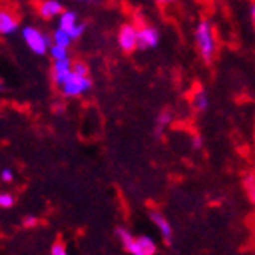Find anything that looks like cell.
I'll return each mask as SVG.
<instances>
[{
    "label": "cell",
    "instance_id": "cell-1",
    "mask_svg": "<svg viewBox=\"0 0 255 255\" xmlns=\"http://www.w3.org/2000/svg\"><path fill=\"white\" fill-rule=\"evenodd\" d=\"M115 234H117V239L130 255H156L157 254V245L148 236L134 237L124 226H118L117 231H115Z\"/></svg>",
    "mask_w": 255,
    "mask_h": 255
},
{
    "label": "cell",
    "instance_id": "cell-2",
    "mask_svg": "<svg viewBox=\"0 0 255 255\" xmlns=\"http://www.w3.org/2000/svg\"><path fill=\"white\" fill-rule=\"evenodd\" d=\"M194 37H196L197 51H199L202 60L208 64L213 63L217 49H216V38H214L211 21L208 18H202L196 26Z\"/></svg>",
    "mask_w": 255,
    "mask_h": 255
},
{
    "label": "cell",
    "instance_id": "cell-3",
    "mask_svg": "<svg viewBox=\"0 0 255 255\" xmlns=\"http://www.w3.org/2000/svg\"><path fill=\"white\" fill-rule=\"evenodd\" d=\"M21 37H23V41L26 43V46L35 55H46L52 46V40L49 35H46L38 28L31 26V25L23 26Z\"/></svg>",
    "mask_w": 255,
    "mask_h": 255
},
{
    "label": "cell",
    "instance_id": "cell-4",
    "mask_svg": "<svg viewBox=\"0 0 255 255\" xmlns=\"http://www.w3.org/2000/svg\"><path fill=\"white\" fill-rule=\"evenodd\" d=\"M61 89V94L66 97V98H77V97H81L84 95L86 92H89L92 89V80L90 77H81V75H77V74H71L64 84L60 87Z\"/></svg>",
    "mask_w": 255,
    "mask_h": 255
},
{
    "label": "cell",
    "instance_id": "cell-5",
    "mask_svg": "<svg viewBox=\"0 0 255 255\" xmlns=\"http://www.w3.org/2000/svg\"><path fill=\"white\" fill-rule=\"evenodd\" d=\"M148 217L153 222V225L159 229V234H160L162 240L165 242V245L171 246L173 240H174V231H173V226H171L170 220L157 210H151L148 213Z\"/></svg>",
    "mask_w": 255,
    "mask_h": 255
},
{
    "label": "cell",
    "instance_id": "cell-6",
    "mask_svg": "<svg viewBox=\"0 0 255 255\" xmlns=\"http://www.w3.org/2000/svg\"><path fill=\"white\" fill-rule=\"evenodd\" d=\"M118 46L124 52L137 49V28L133 23H124L118 32Z\"/></svg>",
    "mask_w": 255,
    "mask_h": 255
},
{
    "label": "cell",
    "instance_id": "cell-7",
    "mask_svg": "<svg viewBox=\"0 0 255 255\" xmlns=\"http://www.w3.org/2000/svg\"><path fill=\"white\" fill-rule=\"evenodd\" d=\"M160 34L156 28L153 26H141L137 28V49L145 51V49H153L159 44Z\"/></svg>",
    "mask_w": 255,
    "mask_h": 255
},
{
    "label": "cell",
    "instance_id": "cell-8",
    "mask_svg": "<svg viewBox=\"0 0 255 255\" xmlns=\"http://www.w3.org/2000/svg\"><path fill=\"white\" fill-rule=\"evenodd\" d=\"M18 28H20V21L17 14L9 8L0 6V34L11 35L15 34Z\"/></svg>",
    "mask_w": 255,
    "mask_h": 255
},
{
    "label": "cell",
    "instance_id": "cell-9",
    "mask_svg": "<svg viewBox=\"0 0 255 255\" xmlns=\"http://www.w3.org/2000/svg\"><path fill=\"white\" fill-rule=\"evenodd\" d=\"M71 74H72V60L71 58L54 61L52 69H51V77H52V81L58 87H61L64 84V81L71 77Z\"/></svg>",
    "mask_w": 255,
    "mask_h": 255
},
{
    "label": "cell",
    "instance_id": "cell-10",
    "mask_svg": "<svg viewBox=\"0 0 255 255\" xmlns=\"http://www.w3.org/2000/svg\"><path fill=\"white\" fill-rule=\"evenodd\" d=\"M63 11H64V6L60 0H41V2L37 3V12L44 20L60 17Z\"/></svg>",
    "mask_w": 255,
    "mask_h": 255
},
{
    "label": "cell",
    "instance_id": "cell-11",
    "mask_svg": "<svg viewBox=\"0 0 255 255\" xmlns=\"http://www.w3.org/2000/svg\"><path fill=\"white\" fill-rule=\"evenodd\" d=\"M174 120V115L171 110L168 109H164V110H160L157 115H156V118H154V123H153V128H151V133L154 137H160L162 134H164L167 131V128L171 126Z\"/></svg>",
    "mask_w": 255,
    "mask_h": 255
},
{
    "label": "cell",
    "instance_id": "cell-12",
    "mask_svg": "<svg viewBox=\"0 0 255 255\" xmlns=\"http://www.w3.org/2000/svg\"><path fill=\"white\" fill-rule=\"evenodd\" d=\"M191 106L199 113H203L208 110V107H210V95H208V92L205 89L199 87L197 90H194L193 98H191Z\"/></svg>",
    "mask_w": 255,
    "mask_h": 255
},
{
    "label": "cell",
    "instance_id": "cell-13",
    "mask_svg": "<svg viewBox=\"0 0 255 255\" xmlns=\"http://www.w3.org/2000/svg\"><path fill=\"white\" fill-rule=\"evenodd\" d=\"M242 187L248 200L255 206V171H246L242 179Z\"/></svg>",
    "mask_w": 255,
    "mask_h": 255
},
{
    "label": "cell",
    "instance_id": "cell-14",
    "mask_svg": "<svg viewBox=\"0 0 255 255\" xmlns=\"http://www.w3.org/2000/svg\"><path fill=\"white\" fill-rule=\"evenodd\" d=\"M78 23V15L75 11L72 9H64L60 15V23H58V28L64 29L66 32L71 31L75 25Z\"/></svg>",
    "mask_w": 255,
    "mask_h": 255
},
{
    "label": "cell",
    "instance_id": "cell-15",
    "mask_svg": "<svg viewBox=\"0 0 255 255\" xmlns=\"http://www.w3.org/2000/svg\"><path fill=\"white\" fill-rule=\"evenodd\" d=\"M51 40H52V44H58V46H63V48H69V46H71V43L74 41L72 37L69 35V32H66L61 28H57L52 32Z\"/></svg>",
    "mask_w": 255,
    "mask_h": 255
},
{
    "label": "cell",
    "instance_id": "cell-16",
    "mask_svg": "<svg viewBox=\"0 0 255 255\" xmlns=\"http://www.w3.org/2000/svg\"><path fill=\"white\" fill-rule=\"evenodd\" d=\"M69 48H63V46H58V44H52L49 48V55L54 61H58V60H66L69 58Z\"/></svg>",
    "mask_w": 255,
    "mask_h": 255
},
{
    "label": "cell",
    "instance_id": "cell-17",
    "mask_svg": "<svg viewBox=\"0 0 255 255\" xmlns=\"http://www.w3.org/2000/svg\"><path fill=\"white\" fill-rule=\"evenodd\" d=\"M72 72L77 74V75H81V77H87L89 75V67L84 61L81 60H77L72 63Z\"/></svg>",
    "mask_w": 255,
    "mask_h": 255
},
{
    "label": "cell",
    "instance_id": "cell-18",
    "mask_svg": "<svg viewBox=\"0 0 255 255\" xmlns=\"http://www.w3.org/2000/svg\"><path fill=\"white\" fill-rule=\"evenodd\" d=\"M14 202L15 199L11 193H6V191L0 193V208H2V210H8V208L14 205Z\"/></svg>",
    "mask_w": 255,
    "mask_h": 255
},
{
    "label": "cell",
    "instance_id": "cell-19",
    "mask_svg": "<svg viewBox=\"0 0 255 255\" xmlns=\"http://www.w3.org/2000/svg\"><path fill=\"white\" fill-rule=\"evenodd\" d=\"M84 31H86V25H84V23H77V25L71 29V31H69V35H71L72 37V40H78L83 34H84Z\"/></svg>",
    "mask_w": 255,
    "mask_h": 255
},
{
    "label": "cell",
    "instance_id": "cell-20",
    "mask_svg": "<svg viewBox=\"0 0 255 255\" xmlns=\"http://www.w3.org/2000/svg\"><path fill=\"white\" fill-rule=\"evenodd\" d=\"M51 255H69V252L61 242H55L51 248Z\"/></svg>",
    "mask_w": 255,
    "mask_h": 255
},
{
    "label": "cell",
    "instance_id": "cell-21",
    "mask_svg": "<svg viewBox=\"0 0 255 255\" xmlns=\"http://www.w3.org/2000/svg\"><path fill=\"white\" fill-rule=\"evenodd\" d=\"M12 179H14V173L11 168H3L2 171H0V180L2 182L9 183V182H12Z\"/></svg>",
    "mask_w": 255,
    "mask_h": 255
},
{
    "label": "cell",
    "instance_id": "cell-22",
    "mask_svg": "<svg viewBox=\"0 0 255 255\" xmlns=\"http://www.w3.org/2000/svg\"><path fill=\"white\" fill-rule=\"evenodd\" d=\"M202 147H203V139H202V136L193 134L191 136V148L196 150V151H199V150H202Z\"/></svg>",
    "mask_w": 255,
    "mask_h": 255
},
{
    "label": "cell",
    "instance_id": "cell-23",
    "mask_svg": "<svg viewBox=\"0 0 255 255\" xmlns=\"http://www.w3.org/2000/svg\"><path fill=\"white\" fill-rule=\"evenodd\" d=\"M37 223H38V219L35 216H25L23 217V226L25 228H34V226H37Z\"/></svg>",
    "mask_w": 255,
    "mask_h": 255
},
{
    "label": "cell",
    "instance_id": "cell-24",
    "mask_svg": "<svg viewBox=\"0 0 255 255\" xmlns=\"http://www.w3.org/2000/svg\"><path fill=\"white\" fill-rule=\"evenodd\" d=\"M249 14H251V21H252V25H254V29H255V0H254V2H252V5H251Z\"/></svg>",
    "mask_w": 255,
    "mask_h": 255
},
{
    "label": "cell",
    "instance_id": "cell-25",
    "mask_svg": "<svg viewBox=\"0 0 255 255\" xmlns=\"http://www.w3.org/2000/svg\"><path fill=\"white\" fill-rule=\"evenodd\" d=\"M157 5H162V6H165V5H171V3H176V2H180V0H156Z\"/></svg>",
    "mask_w": 255,
    "mask_h": 255
},
{
    "label": "cell",
    "instance_id": "cell-26",
    "mask_svg": "<svg viewBox=\"0 0 255 255\" xmlns=\"http://www.w3.org/2000/svg\"><path fill=\"white\" fill-rule=\"evenodd\" d=\"M72 2H78V3H89L92 0H72Z\"/></svg>",
    "mask_w": 255,
    "mask_h": 255
},
{
    "label": "cell",
    "instance_id": "cell-27",
    "mask_svg": "<svg viewBox=\"0 0 255 255\" xmlns=\"http://www.w3.org/2000/svg\"><path fill=\"white\" fill-rule=\"evenodd\" d=\"M2 90H5V83L0 80V92H2Z\"/></svg>",
    "mask_w": 255,
    "mask_h": 255
}]
</instances>
